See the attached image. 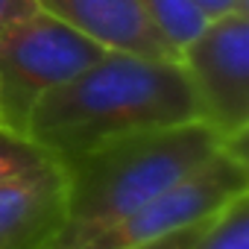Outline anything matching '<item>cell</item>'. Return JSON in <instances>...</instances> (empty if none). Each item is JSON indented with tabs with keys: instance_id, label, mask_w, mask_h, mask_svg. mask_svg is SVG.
<instances>
[{
	"instance_id": "obj_15",
	"label": "cell",
	"mask_w": 249,
	"mask_h": 249,
	"mask_svg": "<svg viewBox=\"0 0 249 249\" xmlns=\"http://www.w3.org/2000/svg\"><path fill=\"white\" fill-rule=\"evenodd\" d=\"M3 129H6V126H3Z\"/></svg>"
},
{
	"instance_id": "obj_4",
	"label": "cell",
	"mask_w": 249,
	"mask_h": 249,
	"mask_svg": "<svg viewBox=\"0 0 249 249\" xmlns=\"http://www.w3.org/2000/svg\"><path fill=\"white\" fill-rule=\"evenodd\" d=\"M106 47L62 24L47 12H36L0 33V123L24 135L27 117L41 94L73 79L94 65Z\"/></svg>"
},
{
	"instance_id": "obj_14",
	"label": "cell",
	"mask_w": 249,
	"mask_h": 249,
	"mask_svg": "<svg viewBox=\"0 0 249 249\" xmlns=\"http://www.w3.org/2000/svg\"><path fill=\"white\" fill-rule=\"evenodd\" d=\"M0 126H3V123H0Z\"/></svg>"
},
{
	"instance_id": "obj_9",
	"label": "cell",
	"mask_w": 249,
	"mask_h": 249,
	"mask_svg": "<svg viewBox=\"0 0 249 249\" xmlns=\"http://www.w3.org/2000/svg\"><path fill=\"white\" fill-rule=\"evenodd\" d=\"M191 249H249V191L226 202Z\"/></svg>"
},
{
	"instance_id": "obj_5",
	"label": "cell",
	"mask_w": 249,
	"mask_h": 249,
	"mask_svg": "<svg viewBox=\"0 0 249 249\" xmlns=\"http://www.w3.org/2000/svg\"><path fill=\"white\" fill-rule=\"evenodd\" d=\"M179 65L223 147L249 150V15L208 21L179 50Z\"/></svg>"
},
{
	"instance_id": "obj_6",
	"label": "cell",
	"mask_w": 249,
	"mask_h": 249,
	"mask_svg": "<svg viewBox=\"0 0 249 249\" xmlns=\"http://www.w3.org/2000/svg\"><path fill=\"white\" fill-rule=\"evenodd\" d=\"M68 170L47 159L0 182V249H44L65 220Z\"/></svg>"
},
{
	"instance_id": "obj_8",
	"label": "cell",
	"mask_w": 249,
	"mask_h": 249,
	"mask_svg": "<svg viewBox=\"0 0 249 249\" xmlns=\"http://www.w3.org/2000/svg\"><path fill=\"white\" fill-rule=\"evenodd\" d=\"M138 6L176 53L208 24V18L194 6V0H138Z\"/></svg>"
},
{
	"instance_id": "obj_7",
	"label": "cell",
	"mask_w": 249,
	"mask_h": 249,
	"mask_svg": "<svg viewBox=\"0 0 249 249\" xmlns=\"http://www.w3.org/2000/svg\"><path fill=\"white\" fill-rule=\"evenodd\" d=\"M38 9L88 36L106 50L147 59H179L170 41L150 24L138 0H36Z\"/></svg>"
},
{
	"instance_id": "obj_12",
	"label": "cell",
	"mask_w": 249,
	"mask_h": 249,
	"mask_svg": "<svg viewBox=\"0 0 249 249\" xmlns=\"http://www.w3.org/2000/svg\"><path fill=\"white\" fill-rule=\"evenodd\" d=\"M38 12L36 0H0V33Z\"/></svg>"
},
{
	"instance_id": "obj_13",
	"label": "cell",
	"mask_w": 249,
	"mask_h": 249,
	"mask_svg": "<svg viewBox=\"0 0 249 249\" xmlns=\"http://www.w3.org/2000/svg\"><path fill=\"white\" fill-rule=\"evenodd\" d=\"M194 6H196L208 21L223 18V15H234V12L249 15V0H194Z\"/></svg>"
},
{
	"instance_id": "obj_3",
	"label": "cell",
	"mask_w": 249,
	"mask_h": 249,
	"mask_svg": "<svg viewBox=\"0 0 249 249\" xmlns=\"http://www.w3.org/2000/svg\"><path fill=\"white\" fill-rule=\"evenodd\" d=\"M249 191V150L220 147L194 173L161 191L147 205L79 240L50 243L44 249H141L179 229L214 217L237 194Z\"/></svg>"
},
{
	"instance_id": "obj_11",
	"label": "cell",
	"mask_w": 249,
	"mask_h": 249,
	"mask_svg": "<svg viewBox=\"0 0 249 249\" xmlns=\"http://www.w3.org/2000/svg\"><path fill=\"white\" fill-rule=\"evenodd\" d=\"M208 223H211V217H208V220H199V223H194V226H188V229H179V231H173V234H167V237H161V240H156V243H147V246H141V249H191V243L205 231Z\"/></svg>"
},
{
	"instance_id": "obj_2",
	"label": "cell",
	"mask_w": 249,
	"mask_h": 249,
	"mask_svg": "<svg viewBox=\"0 0 249 249\" xmlns=\"http://www.w3.org/2000/svg\"><path fill=\"white\" fill-rule=\"evenodd\" d=\"M220 147L223 138L205 120H191L111 141L68 161L65 220L50 243L79 240L132 214L205 164Z\"/></svg>"
},
{
	"instance_id": "obj_10",
	"label": "cell",
	"mask_w": 249,
	"mask_h": 249,
	"mask_svg": "<svg viewBox=\"0 0 249 249\" xmlns=\"http://www.w3.org/2000/svg\"><path fill=\"white\" fill-rule=\"evenodd\" d=\"M47 159L50 156L41 147H36L30 138L0 126V182L27 170V167H33V164H41Z\"/></svg>"
},
{
	"instance_id": "obj_1",
	"label": "cell",
	"mask_w": 249,
	"mask_h": 249,
	"mask_svg": "<svg viewBox=\"0 0 249 249\" xmlns=\"http://www.w3.org/2000/svg\"><path fill=\"white\" fill-rule=\"evenodd\" d=\"M202 120L179 59L106 50L33 106L24 138L68 164L111 141Z\"/></svg>"
}]
</instances>
